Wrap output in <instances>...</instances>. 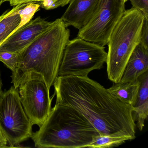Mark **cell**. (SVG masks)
<instances>
[{
	"label": "cell",
	"instance_id": "9c48e42d",
	"mask_svg": "<svg viewBox=\"0 0 148 148\" xmlns=\"http://www.w3.org/2000/svg\"><path fill=\"white\" fill-rule=\"evenodd\" d=\"M51 22L38 17L20 27L0 46V51L21 53L45 32Z\"/></svg>",
	"mask_w": 148,
	"mask_h": 148
},
{
	"label": "cell",
	"instance_id": "8fae6325",
	"mask_svg": "<svg viewBox=\"0 0 148 148\" xmlns=\"http://www.w3.org/2000/svg\"><path fill=\"white\" fill-rule=\"evenodd\" d=\"M99 0H71L67 9L60 18L67 27L79 29L91 19Z\"/></svg>",
	"mask_w": 148,
	"mask_h": 148
},
{
	"label": "cell",
	"instance_id": "5bb4252c",
	"mask_svg": "<svg viewBox=\"0 0 148 148\" xmlns=\"http://www.w3.org/2000/svg\"><path fill=\"white\" fill-rule=\"evenodd\" d=\"M140 85L138 78L134 82L114 83L107 90L120 101L132 106L136 102Z\"/></svg>",
	"mask_w": 148,
	"mask_h": 148
},
{
	"label": "cell",
	"instance_id": "ac0fdd59",
	"mask_svg": "<svg viewBox=\"0 0 148 148\" xmlns=\"http://www.w3.org/2000/svg\"><path fill=\"white\" fill-rule=\"evenodd\" d=\"M132 8L141 12L145 18L148 19V0H129Z\"/></svg>",
	"mask_w": 148,
	"mask_h": 148
},
{
	"label": "cell",
	"instance_id": "7c38bea8",
	"mask_svg": "<svg viewBox=\"0 0 148 148\" xmlns=\"http://www.w3.org/2000/svg\"><path fill=\"white\" fill-rule=\"evenodd\" d=\"M148 70V47L139 43L128 60L119 82L136 81Z\"/></svg>",
	"mask_w": 148,
	"mask_h": 148
},
{
	"label": "cell",
	"instance_id": "4fadbf2b",
	"mask_svg": "<svg viewBox=\"0 0 148 148\" xmlns=\"http://www.w3.org/2000/svg\"><path fill=\"white\" fill-rule=\"evenodd\" d=\"M140 85L136 102L132 106L135 112L134 119L137 122L138 129L142 131L144 126L145 121L148 116V71L138 77Z\"/></svg>",
	"mask_w": 148,
	"mask_h": 148
},
{
	"label": "cell",
	"instance_id": "2e32d148",
	"mask_svg": "<svg viewBox=\"0 0 148 148\" xmlns=\"http://www.w3.org/2000/svg\"><path fill=\"white\" fill-rule=\"evenodd\" d=\"M20 54L10 52L0 51V61L5 64L12 72L17 66Z\"/></svg>",
	"mask_w": 148,
	"mask_h": 148
},
{
	"label": "cell",
	"instance_id": "5b68a950",
	"mask_svg": "<svg viewBox=\"0 0 148 148\" xmlns=\"http://www.w3.org/2000/svg\"><path fill=\"white\" fill-rule=\"evenodd\" d=\"M105 47L78 38L69 40L66 45L58 76H88L100 70L106 63Z\"/></svg>",
	"mask_w": 148,
	"mask_h": 148
},
{
	"label": "cell",
	"instance_id": "d6986e66",
	"mask_svg": "<svg viewBox=\"0 0 148 148\" xmlns=\"http://www.w3.org/2000/svg\"><path fill=\"white\" fill-rule=\"evenodd\" d=\"M148 19L145 18L141 32L140 43L148 47Z\"/></svg>",
	"mask_w": 148,
	"mask_h": 148
},
{
	"label": "cell",
	"instance_id": "6da1fadb",
	"mask_svg": "<svg viewBox=\"0 0 148 148\" xmlns=\"http://www.w3.org/2000/svg\"><path fill=\"white\" fill-rule=\"evenodd\" d=\"M56 103L84 115L101 136L136 138L132 107L88 76H58L53 84Z\"/></svg>",
	"mask_w": 148,
	"mask_h": 148
},
{
	"label": "cell",
	"instance_id": "277c9868",
	"mask_svg": "<svg viewBox=\"0 0 148 148\" xmlns=\"http://www.w3.org/2000/svg\"><path fill=\"white\" fill-rule=\"evenodd\" d=\"M144 20L138 10H125L111 33L106 63L108 78L113 83L120 82L129 58L140 43Z\"/></svg>",
	"mask_w": 148,
	"mask_h": 148
},
{
	"label": "cell",
	"instance_id": "603a6c76",
	"mask_svg": "<svg viewBox=\"0 0 148 148\" xmlns=\"http://www.w3.org/2000/svg\"><path fill=\"white\" fill-rule=\"evenodd\" d=\"M121 1L123 2V3H125V2H127V1H129V0H120Z\"/></svg>",
	"mask_w": 148,
	"mask_h": 148
},
{
	"label": "cell",
	"instance_id": "e0dca14e",
	"mask_svg": "<svg viewBox=\"0 0 148 148\" xmlns=\"http://www.w3.org/2000/svg\"><path fill=\"white\" fill-rule=\"evenodd\" d=\"M71 0H38L40 7L47 10H53L68 5Z\"/></svg>",
	"mask_w": 148,
	"mask_h": 148
},
{
	"label": "cell",
	"instance_id": "44dd1931",
	"mask_svg": "<svg viewBox=\"0 0 148 148\" xmlns=\"http://www.w3.org/2000/svg\"><path fill=\"white\" fill-rule=\"evenodd\" d=\"M2 79H1V74H0V97L1 96V93H2L3 91H2Z\"/></svg>",
	"mask_w": 148,
	"mask_h": 148
},
{
	"label": "cell",
	"instance_id": "7a4b0ae2",
	"mask_svg": "<svg viewBox=\"0 0 148 148\" xmlns=\"http://www.w3.org/2000/svg\"><path fill=\"white\" fill-rule=\"evenodd\" d=\"M61 18L52 22L47 30L21 53L12 72V83L16 88L30 80L43 81L50 90L58 76L64 50L71 31Z\"/></svg>",
	"mask_w": 148,
	"mask_h": 148
},
{
	"label": "cell",
	"instance_id": "ba28073f",
	"mask_svg": "<svg viewBox=\"0 0 148 148\" xmlns=\"http://www.w3.org/2000/svg\"><path fill=\"white\" fill-rule=\"evenodd\" d=\"M19 93L24 110L32 124L40 127L49 116L54 95L50 97V90L45 82L30 80L20 84Z\"/></svg>",
	"mask_w": 148,
	"mask_h": 148
},
{
	"label": "cell",
	"instance_id": "52a82bcc",
	"mask_svg": "<svg viewBox=\"0 0 148 148\" xmlns=\"http://www.w3.org/2000/svg\"><path fill=\"white\" fill-rule=\"evenodd\" d=\"M125 11V4L120 0H99L91 18L79 30L77 37L104 47Z\"/></svg>",
	"mask_w": 148,
	"mask_h": 148
},
{
	"label": "cell",
	"instance_id": "9a60e30c",
	"mask_svg": "<svg viewBox=\"0 0 148 148\" xmlns=\"http://www.w3.org/2000/svg\"><path fill=\"white\" fill-rule=\"evenodd\" d=\"M128 140H130V139L126 137L100 136L87 147L90 148H112L119 146Z\"/></svg>",
	"mask_w": 148,
	"mask_h": 148
},
{
	"label": "cell",
	"instance_id": "3957f363",
	"mask_svg": "<svg viewBox=\"0 0 148 148\" xmlns=\"http://www.w3.org/2000/svg\"><path fill=\"white\" fill-rule=\"evenodd\" d=\"M99 132L78 111L71 106L55 104L39 130L31 138L37 148L87 147Z\"/></svg>",
	"mask_w": 148,
	"mask_h": 148
},
{
	"label": "cell",
	"instance_id": "7402d4cb",
	"mask_svg": "<svg viewBox=\"0 0 148 148\" xmlns=\"http://www.w3.org/2000/svg\"><path fill=\"white\" fill-rule=\"evenodd\" d=\"M4 2V0H0V8L2 4Z\"/></svg>",
	"mask_w": 148,
	"mask_h": 148
},
{
	"label": "cell",
	"instance_id": "ffe728a7",
	"mask_svg": "<svg viewBox=\"0 0 148 148\" xmlns=\"http://www.w3.org/2000/svg\"><path fill=\"white\" fill-rule=\"evenodd\" d=\"M8 2L10 5L15 6L21 4H27L29 2H37L38 0H4V2Z\"/></svg>",
	"mask_w": 148,
	"mask_h": 148
},
{
	"label": "cell",
	"instance_id": "8992f818",
	"mask_svg": "<svg viewBox=\"0 0 148 148\" xmlns=\"http://www.w3.org/2000/svg\"><path fill=\"white\" fill-rule=\"evenodd\" d=\"M33 125L21 104L18 89L14 86L2 92L0 97V133L9 147L32 136Z\"/></svg>",
	"mask_w": 148,
	"mask_h": 148
},
{
	"label": "cell",
	"instance_id": "30bf717a",
	"mask_svg": "<svg viewBox=\"0 0 148 148\" xmlns=\"http://www.w3.org/2000/svg\"><path fill=\"white\" fill-rule=\"evenodd\" d=\"M40 7V4L34 2L21 4L0 15V46L20 27L30 21Z\"/></svg>",
	"mask_w": 148,
	"mask_h": 148
}]
</instances>
